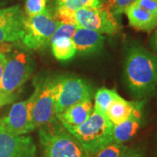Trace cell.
Segmentation results:
<instances>
[{
  "mask_svg": "<svg viewBox=\"0 0 157 157\" xmlns=\"http://www.w3.org/2000/svg\"><path fill=\"white\" fill-rule=\"evenodd\" d=\"M15 95L13 94H4L2 92H0V107H4L7 104L11 103V101L15 100Z\"/></svg>",
  "mask_w": 157,
  "mask_h": 157,
  "instance_id": "obj_25",
  "label": "cell"
},
{
  "mask_svg": "<svg viewBox=\"0 0 157 157\" xmlns=\"http://www.w3.org/2000/svg\"><path fill=\"white\" fill-rule=\"evenodd\" d=\"M124 13L135 30L150 33L157 27V0H135Z\"/></svg>",
  "mask_w": 157,
  "mask_h": 157,
  "instance_id": "obj_9",
  "label": "cell"
},
{
  "mask_svg": "<svg viewBox=\"0 0 157 157\" xmlns=\"http://www.w3.org/2000/svg\"><path fill=\"white\" fill-rule=\"evenodd\" d=\"M59 24L60 22L48 8L33 17L25 16L23 45L29 50L44 49L50 45L51 39Z\"/></svg>",
  "mask_w": 157,
  "mask_h": 157,
  "instance_id": "obj_5",
  "label": "cell"
},
{
  "mask_svg": "<svg viewBox=\"0 0 157 157\" xmlns=\"http://www.w3.org/2000/svg\"><path fill=\"white\" fill-rule=\"evenodd\" d=\"M70 1H73V0H56V4L57 6H63Z\"/></svg>",
  "mask_w": 157,
  "mask_h": 157,
  "instance_id": "obj_28",
  "label": "cell"
},
{
  "mask_svg": "<svg viewBox=\"0 0 157 157\" xmlns=\"http://www.w3.org/2000/svg\"><path fill=\"white\" fill-rule=\"evenodd\" d=\"M32 98L19 101L12 105L7 116L0 119L1 123L9 132L14 135H27L33 132L31 121Z\"/></svg>",
  "mask_w": 157,
  "mask_h": 157,
  "instance_id": "obj_12",
  "label": "cell"
},
{
  "mask_svg": "<svg viewBox=\"0 0 157 157\" xmlns=\"http://www.w3.org/2000/svg\"><path fill=\"white\" fill-rule=\"evenodd\" d=\"M119 95L116 90L101 88L97 91L94 97V110L100 112L107 115V112L110 107L111 103Z\"/></svg>",
  "mask_w": 157,
  "mask_h": 157,
  "instance_id": "obj_18",
  "label": "cell"
},
{
  "mask_svg": "<svg viewBox=\"0 0 157 157\" xmlns=\"http://www.w3.org/2000/svg\"><path fill=\"white\" fill-rule=\"evenodd\" d=\"M6 60L7 59H6V54L0 52V86H1V80H2L3 73H4V69L6 67Z\"/></svg>",
  "mask_w": 157,
  "mask_h": 157,
  "instance_id": "obj_26",
  "label": "cell"
},
{
  "mask_svg": "<svg viewBox=\"0 0 157 157\" xmlns=\"http://www.w3.org/2000/svg\"><path fill=\"white\" fill-rule=\"evenodd\" d=\"M74 24L78 27L107 35H115L121 28L118 17L103 6L101 8H80L74 11Z\"/></svg>",
  "mask_w": 157,
  "mask_h": 157,
  "instance_id": "obj_8",
  "label": "cell"
},
{
  "mask_svg": "<svg viewBox=\"0 0 157 157\" xmlns=\"http://www.w3.org/2000/svg\"><path fill=\"white\" fill-rule=\"evenodd\" d=\"M113 124L106 114L94 110L84 123L66 129L93 155L113 142Z\"/></svg>",
  "mask_w": 157,
  "mask_h": 157,
  "instance_id": "obj_3",
  "label": "cell"
},
{
  "mask_svg": "<svg viewBox=\"0 0 157 157\" xmlns=\"http://www.w3.org/2000/svg\"><path fill=\"white\" fill-rule=\"evenodd\" d=\"M39 140L42 157H91L58 120L39 128Z\"/></svg>",
  "mask_w": 157,
  "mask_h": 157,
  "instance_id": "obj_2",
  "label": "cell"
},
{
  "mask_svg": "<svg viewBox=\"0 0 157 157\" xmlns=\"http://www.w3.org/2000/svg\"><path fill=\"white\" fill-rule=\"evenodd\" d=\"M53 56L59 61H68L76 54V49L72 39L59 38L50 43Z\"/></svg>",
  "mask_w": 157,
  "mask_h": 157,
  "instance_id": "obj_17",
  "label": "cell"
},
{
  "mask_svg": "<svg viewBox=\"0 0 157 157\" xmlns=\"http://www.w3.org/2000/svg\"><path fill=\"white\" fill-rule=\"evenodd\" d=\"M122 157H146V150L142 146L130 147Z\"/></svg>",
  "mask_w": 157,
  "mask_h": 157,
  "instance_id": "obj_24",
  "label": "cell"
},
{
  "mask_svg": "<svg viewBox=\"0 0 157 157\" xmlns=\"http://www.w3.org/2000/svg\"><path fill=\"white\" fill-rule=\"evenodd\" d=\"M124 78L130 93L137 99L153 95L157 86V55L133 45L124 61Z\"/></svg>",
  "mask_w": 157,
  "mask_h": 157,
  "instance_id": "obj_1",
  "label": "cell"
},
{
  "mask_svg": "<svg viewBox=\"0 0 157 157\" xmlns=\"http://www.w3.org/2000/svg\"><path fill=\"white\" fill-rule=\"evenodd\" d=\"M149 44L151 45L152 49H153L154 52L157 54V29L155 31V33H153L152 37L150 38Z\"/></svg>",
  "mask_w": 157,
  "mask_h": 157,
  "instance_id": "obj_27",
  "label": "cell"
},
{
  "mask_svg": "<svg viewBox=\"0 0 157 157\" xmlns=\"http://www.w3.org/2000/svg\"><path fill=\"white\" fill-rule=\"evenodd\" d=\"M140 101H126L118 95L113 101L107 112V116L113 125L126 121L135 111Z\"/></svg>",
  "mask_w": 157,
  "mask_h": 157,
  "instance_id": "obj_16",
  "label": "cell"
},
{
  "mask_svg": "<svg viewBox=\"0 0 157 157\" xmlns=\"http://www.w3.org/2000/svg\"><path fill=\"white\" fill-rule=\"evenodd\" d=\"M103 1H104V0H103Z\"/></svg>",
  "mask_w": 157,
  "mask_h": 157,
  "instance_id": "obj_30",
  "label": "cell"
},
{
  "mask_svg": "<svg viewBox=\"0 0 157 157\" xmlns=\"http://www.w3.org/2000/svg\"><path fill=\"white\" fill-rule=\"evenodd\" d=\"M72 40L76 49V53L91 55L99 52L103 48L105 37L95 31L77 27Z\"/></svg>",
  "mask_w": 157,
  "mask_h": 157,
  "instance_id": "obj_14",
  "label": "cell"
},
{
  "mask_svg": "<svg viewBox=\"0 0 157 157\" xmlns=\"http://www.w3.org/2000/svg\"><path fill=\"white\" fill-rule=\"evenodd\" d=\"M25 15L20 6L0 9V45L22 40Z\"/></svg>",
  "mask_w": 157,
  "mask_h": 157,
  "instance_id": "obj_11",
  "label": "cell"
},
{
  "mask_svg": "<svg viewBox=\"0 0 157 157\" xmlns=\"http://www.w3.org/2000/svg\"><path fill=\"white\" fill-rule=\"evenodd\" d=\"M0 157H37L33 139L12 134L0 121Z\"/></svg>",
  "mask_w": 157,
  "mask_h": 157,
  "instance_id": "obj_10",
  "label": "cell"
},
{
  "mask_svg": "<svg viewBox=\"0 0 157 157\" xmlns=\"http://www.w3.org/2000/svg\"><path fill=\"white\" fill-rule=\"evenodd\" d=\"M77 27H78L77 25H73V24H65V23L60 22L59 25L56 29L54 34L52 35V37L51 39V41L59 39V38H69V39H72Z\"/></svg>",
  "mask_w": 157,
  "mask_h": 157,
  "instance_id": "obj_23",
  "label": "cell"
},
{
  "mask_svg": "<svg viewBox=\"0 0 157 157\" xmlns=\"http://www.w3.org/2000/svg\"><path fill=\"white\" fill-rule=\"evenodd\" d=\"M58 86V78L43 79L35 86L31 95V121L33 131L58 120L55 114Z\"/></svg>",
  "mask_w": 157,
  "mask_h": 157,
  "instance_id": "obj_4",
  "label": "cell"
},
{
  "mask_svg": "<svg viewBox=\"0 0 157 157\" xmlns=\"http://www.w3.org/2000/svg\"><path fill=\"white\" fill-rule=\"evenodd\" d=\"M135 1V0H104L102 1V6L110 11L113 15L119 17L124 13L126 8Z\"/></svg>",
  "mask_w": 157,
  "mask_h": 157,
  "instance_id": "obj_20",
  "label": "cell"
},
{
  "mask_svg": "<svg viewBox=\"0 0 157 157\" xmlns=\"http://www.w3.org/2000/svg\"><path fill=\"white\" fill-rule=\"evenodd\" d=\"M128 147L126 144H120L112 142L105 147L101 151L91 155V157H122Z\"/></svg>",
  "mask_w": 157,
  "mask_h": 157,
  "instance_id": "obj_19",
  "label": "cell"
},
{
  "mask_svg": "<svg viewBox=\"0 0 157 157\" xmlns=\"http://www.w3.org/2000/svg\"><path fill=\"white\" fill-rule=\"evenodd\" d=\"M66 8L76 11L80 8H101L102 7L101 0H73L63 5Z\"/></svg>",
  "mask_w": 157,
  "mask_h": 157,
  "instance_id": "obj_22",
  "label": "cell"
},
{
  "mask_svg": "<svg viewBox=\"0 0 157 157\" xmlns=\"http://www.w3.org/2000/svg\"><path fill=\"white\" fill-rule=\"evenodd\" d=\"M58 85L56 117L73 105L93 98L94 89L83 78L76 76H61L58 78Z\"/></svg>",
  "mask_w": 157,
  "mask_h": 157,
  "instance_id": "obj_6",
  "label": "cell"
},
{
  "mask_svg": "<svg viewBox=\"0 0 157 157\" xmlns=\"http://www.w3.org/2000/svg\"><path fill=\"white\" fill-rule=\"evenodd\" d=\"M6 59L0 92L11 94L28 80L33 71V65L31 56L22 51H16Z\"/></svg>",
  "mask_w": 157,
  "mask_h": 157,
  "instance_id": "obj_7",
  "label": "cell"
},
{
  "mask_svg": "<svg viewBox=\"0 0 157 157\" xmlns=\"http://www.w3.org/2000/svg\"><path fill=\"white\" fill-rule=\"evenodd\" d=\"M93 112L94 107L92 100H86L70 107L56 118L65 128H68L84 123Z\"/></svg>",
  "mask_w": 157,
  "mask_h": 157,
  "instance_id": "obj_15",
  "label": "cell"
},
{
  "mask_svg": "<svg viewBox=\"0 0 157 157\" xmlns=\"http://www.w3.org/2000/svg\"><path fill=\"white\" fill-rule=\"evenodd\" d=\"M6 1H8V0H0V5L4 4L5 2H6Z\"/></svg>",
  "mask_w": 157,
  "mask_h": 157,
  "instance_id": "obj_29",
  "label": "cell"
},
{
  "mask_svg": "<svg viewBox=\"0 0 157 157\" xmlns=\"http://www.w3.org/2000/svg\"><path fill=\"white\" fill-rule=\"evenodd\" d=\"M143 125V102H139L135 111L121 123L113 125V142L125 144L134 138Z\"/></svg>",
  "mask_w": 157,
  "mask_h": 157,
  "instance_id": "obj_13",
  "label": "cell"
},
{
  "mask_svg": "<svg viewBox=\"0 0 157 157\" xmlns=\"http://www.w3.org/2000/svg\"><path fill=\"white\" fill-rule=\"evenodd\" d=\"M49 0H25V17L39 15L47 9Z\"/></svg>",
  "mask_w": 157,
  "mask_h": 157,
  "instance_id": "obj_21",
  "label": "cell"
}]
</instances>
